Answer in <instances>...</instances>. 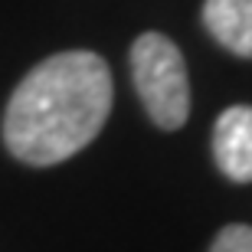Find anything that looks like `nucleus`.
Listing matches in <instances>:
<instances>
[{"label": "nucleus", "instance_id": "nucleus-5", "mask_svg": "<svg viewBox=\"0 0 252 252\" xmlns=\"http://www.w3.org/2000/svg\"><path fill=\"white\" fill-rule=\"evenodd\" d=\"M210 252H252V226L246 223L223 226L210 246Z\"/></svg>", "mask_w": 252, "mask_h": 252}, {"label": "nucleus", "instance_id": "nucleus-3", "mask_svg": "<svg viewBox=\"0 0 252 252\" xmlns=\"http://www.w3.org/2000/svg\"><path fill=\"white\" fill-rule=\"evenodd\" d=\"M213 160L233 184H252V105H229L216 118Z\"/></svg>", "mask_w": 252, "mask_h": 252}, {"label": "nucleus", "instance_id": "nucleus-4", "mask_svg": "<svg viewBox=\"0 0 252 252\" xmlns=\"http://www.w3.org/2000/svg\"><path fill=\"white\" fill-rule=\"evenodd\" d=\"M203 27L233 56L252 59V0H206Z\"/></svg>", "mask_w": 252, "mask_h": 252}, {"label": "nucleus", "instance_id": "nucleus-1", "mask_svg": "<svg viewBox=\"0 0 252 252\" xmlns=\"http://www.w3.org/2000/svg\"><path fill=\"white\" fill-rule=\"evenodd\" d=\"M112 112V72L98 53L65 49L33 65L3 112V144L30 167L63 164L89 148Z\"/></svg>", "mask_w": 252, "mask_h": 252}, {"label": "nucleus", "instance_id": "nucleus-2", "mask_svg": "<svg viewBox=\"0 0 252 252\" xmlns=\"http://www.w3.org/2000/svg\"><path fill=\"white\" fill-rule=\"evenodd\" d=\"M131 79L144 112L164 131H177L190 115V79L184 53L164 33H141L131 43Z\"/></svg>", "mask_w": 252, "mask_h": 252}]
</instances>
